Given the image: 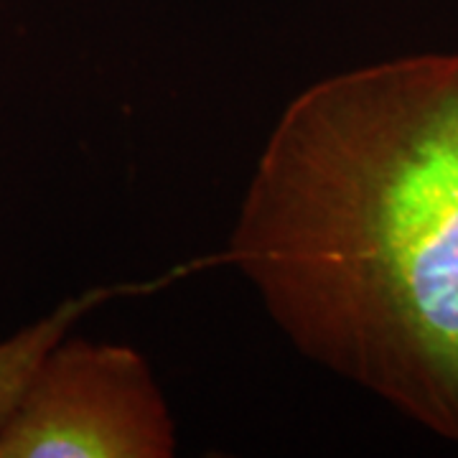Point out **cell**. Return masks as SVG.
Instances as JSON below:
<instances>
[{"mask_svg": "<svg viewBox=\"0 0 458 458\" xmlns=\"http://www.w3.org/2000/svg\"><path fill=\"white\" fill-rule=\"evenodd\" d=\"M222 260L295 352L458 443V51L301 89Z\"/></svg>", "mask_w": 458, "mask_h": 458, "instance_id": "1", "label": "cell"}, {"mask_svg": "<svg viewBox=\"0 0 458 458\" xmlns=\"http://www.w3.org/2000/svg\"><path fill=\"white\" fill-rule=\"evenodd\" d=\"M176 420L146 357L64 336L0 428V458H171Z\"/></svg>", "mask_w": 458, "mask_h": 458, "instance_id": "2", "label": "cell"}, {"mask_svg": "<svg viewBox=\"0 0 458 458\" xmlns=\"http://www.w3.org/2000/svg\"><path fill=\"white\" fill-rule=\"evenodd\" d=\"M114 295L117 288H89L74 298H66L49 316L33 321L31 327H23L13 336L0 342V428L13 415L36 369L47 360L51 349L72 334L80 318Z\"/></svg>", "mask_w": 458, "mask_h": 458, "instance_id": "3", "label": "cell"}]
</instances>
